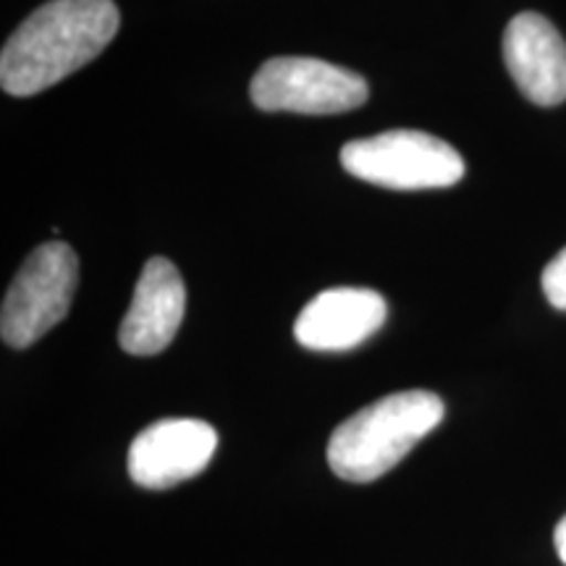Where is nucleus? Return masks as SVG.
I'll return each instance as SVG.
<instances>
[{"instance_id": "39448f33", "label": "nucleus", "mask_w": 566, "mask_h": 566, "mask_svg": "<svg viewBox=\"0 0 566 566\" xmlns=\"http://www.w3.org/2000/svg\"><path fill=\"white\" fill-rule=\"evenodd\" d=\"M252 103L268 113L334 116L367 103L370 87L357 71L321 59L281 55L260 66L250 84Z\"/></svg>"}, {"instance_id": "1a4fd4ad", "label": "nucleus", "mask_w": 566, "mask_h": 566, "mask_svg": "<svg viewBox=\"0 0 566 566\" xmlns=\"http://www.w3.org/2000/svg\"><path fill=\"white\" fill-rule=\"evenodd\" d=\"M388 317V304L373 289L338 286L317 294L294 323V336L304 349L349 352L365 344Z\"/></svg>"}, {"instance_id": "7ed1b4c3", "label": "nucleus", "mask_w": 566, "mask_h": 566, "mask_svg": "<svg viewBox=\"0 0 566 566\" xmlns=\"http://www.w3.org/2000/svg\"><path fill=\"white\" fill-rule=\"evenodd\" d=\"M346 174L386 189H443L464 176V160L449 142L415 129L354 139L342 147Z\"/></svg>"}, {"instance_id": "9d476101", "label": "nucleus", "mask_w": 566, "mask_h": 566, "mask_svg": "<svg viewBox=\"0 0 566 566\" xmlns=\"http://www.w3.org/2000/svg\"><path fill=\"white\" fill-rule=\"evenodd\" d=\"M543 294L556 310L566 313V247L543 271Z\"/></svg>"}, {"instance_id": "423d86ee", "label": "nucleus", "mask_w": 566, "mask_h": 566, "mask_svg": "<svg viewBox=\"0 0 566 566\" xmlns=\"http://www.w3.org/2000/svg\"><path fill=\"white\" fill-rule=\"evenodd\" d=\"M218 449L216 428L189 417L153 422L132 441L129 475L137 485L166 491L200 475Z\"/></svg>"}, {"instance_id": "f03ea898", "label": "nucleus", "mask_w": 566, "mask_h": 566, "mask_svg": "<svg viewBox=\"0 0 566 566\" xmlns=\"http://www.w3.org/2000/svg\"><path fill=\"white\" fill-rule=\"evenodd\" d=\"M446 407L430 391H399L359 409L328 441V464L349 483H373L441 424Z\"/></svg>"}, {"instance_id": "f257e3e1", "label": "nucleus", "mask_w": 566, "mask_h": 566, "mask_svg": "<svg viewBox=\"0 0 566 566\" xmlns=\"http://www.w3.org/2000/svg\"><path fill=\"white\" fill-rule=\"evenodd\" d=\"M118 27L122 13L113 0H51L6 40L0 84L13 97L38 95L95 61Z\"/></svg>"}, {"instance_id": "20e7f679", "label": "nucleus", "mask_w": 566, "mask_h": 566, "mask_svg": "<svg viewBox=\"0 0 566 566\" xmlns=\"http://www.w3.org/2000/svg\"><path fill=\"white\" fill-rule=\"evenodd\" d=\"M80 283V260L66 242L40 244L6 292L0 336L13 349H27L69 315Z\"/></svg>"}, {"instance_id": "0eeeda50", "label": "nucleus", "mask_w": 566, "mask_h": 566, "mask_svg": "<svg viewBox=\"0 0 566 566\" xmlns=\"http://www.w3.org/2000/svg\"><path fill=\"white\" fill-rule=\"evenodd\" d=\"M504 61L530 103L551 108L566 101V42L546 17L525 11L509 21Z\"/></svg>"}, {"instance_id": "9b49d317", "label": "nucleus", "mask_w": 566, "mask_h": 566, "mask_svg": "<svg viewBox=\"0 0 566 566\" xmlns=\"http://www.w3.org/2000/svg\"><path fill=\"white\" fill-rule=\"evenodd\" d=\"M554 543H556V554H558V558H562L564 566H566V514L562 516V522H558V525H556Z\"/></svg>"}, {"instance_id": "6e6552de", "label": "nucleus", "mask_w": 566, "mask_h": 566, "mask_svg": "<svg viewBox=\"0 0 566 566\" xmlns=\"http://www.w3.org/2000/svg\"><path fill=\"white\" fill-rule=\"evenodd\" d=\"M187 307V289L181 273L166 258L147 260L134 300L118 331V342L126 354L153 357L160 354L179 334Z\"/></svg>"}]
</instances>
